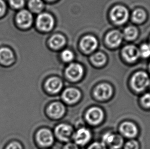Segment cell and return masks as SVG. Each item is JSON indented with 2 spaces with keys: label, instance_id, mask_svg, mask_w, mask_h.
<instances>
[{
  "label": "cell",
  "instance_id": "1",
  "mask_svg": "<svg viewBox=\"0 0 150 149\" xmlns=\"http://www.w3.org/2000/svg\"><path fill=\"white\" fill-rule=\"evenodd\" d=\"M150 82L148 74L144 72H138L132 77L131 83L134 90L140 92L146 89L149 85Z\"/></svg>",
  "mask_w": 150,
  "mask_h": 149
},
{
  "label": "cell",
  "instance_id": "2",
  "mask_svg": "<svg viewBox=\"0 0 150 149\" xmlns=\"http://www.w3.org/2000/svg\"><path fill=\"white\" fill-rule=\"evenodd\" d=\"M103 143L111 149H119L124 143V139L122 136L112 132L104 134L102 138Z\"/></svg>",
  "mask_w": 150,
  "mask_h": 149
},
{
  "label": "cell",
  "instance_id": "3",
  "mask_svg": "<svg viewBox=\"0 0 150 149\" xmlns=\"http://www.w3.org/2000/svg\"><path fill=\"white\" fill-rule=\"evenodd\" d=\"M112 20L117 24L120 25L126 22L129 17L128 10L125 7L118 6L114 7L111 12Z\"/></svg>",
  "mask_w": 150,
  "mask_h": 149
},
{
  "label": "cell",
  "instance_id": "4",
  "mask_svg": "<svg viewBox=\"0 0 150 149\" xmlns=\"http://www.w3.org/2000/svg\"><path fill=\"white\" fill-rule=\"evenodd\" d=\"M103 111L98 107H92L86 114V118L88 122L92 125L100 124L103 120Z\"/></svg>",
  "mask_w": 150,
  "mask_h": 149
},
{
  "label": "cell",
  "instance_id": "5",
  "mask_svg": "<svg viewBox=\"0 0 150 149\" xmlns=\"http://www.w3.org/2000/svg\"><path fill=\"white\" fill-rule=\"evenodd\" d=\"M54 24V19L52 16L48 13H42L40 14L37 18V26L41 30L49 31L52 29Z\"/></svg>",
  "mask_w": 150,
  "mask_h": 149
},
{
  "label": "cell",
  "instance_id": "6",
  "mask_svg": "<svg viewBox=\"0 0 150 149\" xmlns=\"http://www.w3.org/2000/svg\"><path fill=\"white\" fill-rule=\"evenodd\" d=\"M37 140L40 145L48 147L52 145L54 141L52 133L49 129L43 128L39 130L37 134Z\"/></svg>",
  "mask_w": 150,
  "mask_h": 149
},
{
  "label": "cell",
  "instance_id": "7",
  "mask_svg": "<svg viewBox=\"0 0 150 149\" xmlns=\"http://www.w3.org/2000/svg\"><path fill=\"white\" fill-rule=\"evenodd\" d=\"M113 93L112 87L108 83H101L98 85L94 90V96L96 99L103 101L109 99Z\"/></svg>",
  "mask_w": 150,
  "mask_h": 149
},
{
  "label": "cell",
  "instance_id": "8",
  "mask_svg": "<svg viewBox=\"0 0 150 149\" xmlns=\"http://www.w3.org/2000/svg\"><path fill=\"white\" fill-rule=\"evenodd\" d=\"M66 74L70 80H79L83 76V67L78 63H72L67 67L66 70Z\"/></svg>",
  "mask_w": 150,
  "mask_h": 149
},
{
  "label": "cell",
  "instance_id": "9",
  "mask_svg": "<svg viewBox=\"0 0 150 149\" xmlns=\"http://www.w3.org/2000/svg\"><path fill=\"white\" fill-rule=\"evenodd\" d=\"M55 133L57 137L63 141H67L70 139L73 133V129L68 124H61L57 125L55 129Z\"/></svg>",
  "mask_w": 150,
  "mask_h": 149
},
{
  "label": "cell",
  "instance_id": "10",
  "mask_svg": "<svg viewBox=\"0 0 150 149\" xmlns=\"http://www.w3.org/2000/svg\"><path fill=\"white\" fill-rule=\"evenodd\" d=\"M91 136V133L89 130L83 127L77 130L74 134L73 138L76 144L84 145L90 141Z\"/></svg>",
  "mask_w": 150,
  "mask_h": 149
},
{
  "label": "cell",
  "instance_id": "11",
  "mask_svg": "<svg viewBox=\"0 0 150 149\" xmlns=\"http://www.w3.org/2000/svg\"><path fill=\"white\" fill-rule=\"evenodd\" d=\"M16 20L19 26L23 28H27L33 23V15L27 10H21L16 15Z\"/></svg>",
  "mask_w": 150,
  "mask_h": 149
},
{
  "label": "cell",
  "instance_id": "12",
  "mask_svg": "<svg viewBox=\"0 0 150 149\" xmlns=\"http://www.w3.org/2000/svg\"><path fill=\"white\" fill-rule=\"evenodd\" d=\"M81 93L77 89L75 88H68L64 91L62 98L66 103L73 104L79 100Z\"/></svg>",
  "mask_w": 150,
  "mask_h": 149
},
{
  "label": "cell",
  "instance_id": "13",
  "mask_svg": "<svg viewBox=\"0 0 150 149\" xmlns=\"http://www.w3.org/2000/svg\"><path fill=\"white\" fill-rule=\"evenodd\" d=\"M120 131L124 136L127 138H133L137 134L138 129L134 123L127 121L120 126Z\"/></svg>",
  "mask_w": 150,
  "mask_h": 149
},
{
  "label": "cell",
  "instance_id": "14",
  "mask_svg": "<svg viewBox=\"0 0 150 149\" xmlns=\"http://www.w3.org/2000/svg\"><path fill=\"white\" fill-rule=\"evenodd\" d=\"M65 107L62 103L60 102H54L49 105L47 112L49 116L55 119H59L64 115Z\"/></svg>",
  "mask_w": 150,
  "mask_h": 149
},
{
  "label": "cell",
  "instance_id": "15",
  "mask_svg": "<svg viewBox=\"0 0 150 149\" xmlns=\"http://www.w3.org/2000/svg\"><path fill=\"white\" fill-rule=\"evenodd\" d=\"M81 49L86 53L93 52L98 46V41L94 37L87 35L84 37L81 41Z\"/></svg>",
  "mask_w": 150,
  "mask_h": 149
},
{
  "label": "cell",
  "instance_id": "16",
  "mask_svg": "<svg viewBox=\"0 0 150 149\" xmlns=\"http://www.w3.org/2000/svg\"><path fill=\"white\" fill-rule=\"evenodd\" d=\"M124 58L129 63H134L140 56L139 50L134 46H128L122 51Z\"/></svg>",
  "mask_w": 150,
  "mask_h": 149
},
{
  "label": "cell",
  "instance_id": "17",
  "mask_svg": "<svg viewBox=\"0 0 150 149\" xmlns=\"http://www.w3.org/2000/svg\"><path fill=\"white\" fill-rule=\"evenodd\" d=\"M45 86L49 93H59L62 89L63 82L59 78L52 77L46 81Z\"/></svg>",
  "mask_w": 150,
  "mask_h": 149
},
{
  "label": "cell",
  "instance_id": "18",
  "mask_svg": "<svg viewBox=\"0 0 150 149\" xmlns=\"http://www.w3.org/2000/svg\"><path fill=\"white\" fill-rule=\"evenodd\" d=\"M14 61V56L12 51L8 48H0V63L8 66Z\"/></svg>",
  "mask_w": 150,
  "mask_h": 149
},
{
  "label": "cell",
  "instance_id": "19",
  "mask_svg": "<svg viewBox=\"0 0 150 149\" xmlns=\"http://www.w3.org/2000/svg\"><path fill=\"white\" fill-rule=\"evenodd\" d=\"M122 39V36L118 31H112L110 32L106 37V41L110 46L117 47L120 46Z\"/></svg>",
  "mask_w": 150,
  "mask_h": 149
},
{
  "label": "cell",
  "instance_id": "20",
  "mask_svg": "<svg viewBox=\"0 0 150 149\" xmlns=\"http://www.w3.org/2000/svg\"><path fill=\"white\" fill-rule=\"evenodd\" d=\"M66 39L63 35L56 34L53 35L50 40V45L53 48H61L65 44Z\"/></svg>",
  "mask_w": 150,
  "mask_h": 149
},
{
  "label": "cell",
  "instance_id": "21",
  "mask_svg": "<svg viewBox=\"0 0 150 149\" xmlns=\"http://www.w3.org/2000/svg\"><path fill=\"white\" fill-rule=\"evenodd\" d=\"M91 60L96 66H101L105 63L106 57L102 53H97L91 57Z\"/></svg>",
  "mask_w": 150,
  "mask_h": 149
},
{
  "label": "cell",
  "instance_id": "22",
  "mask_svg": "<svg viewBox=\"0 0 150 149\" xmlns=\"http://www.w3.org/2000/svg\"><path fill=\"white\" fill-rule=\"evenodd\" d=\"M138 31L136 28L133 27H128L124 30V36L128 40H133L137 37Z\"/></svg>",
  "mask_w": 150,
  "mask_h": 149
},
{
  "label": "cell",
  "instance_id": "23",
  "mask_svg": "<svg viewBox=\"0 0 150 149\" xmlns=\"http://www.w3.org/2000/svg\"><path fill=\"white\" fill-rule=\"evenodd\" d=\"M146 18V13L144 12V10L142 9H137L135 10L133 15H132V18L133 20H134L135 22H144Z\"/></svg>",
  "mask_w": 150,
  "mask_h": 149
},
{
  "label": "cell",
  "instance_id": "24",
  "mask_svg": "<svg viewBox=\"0 0 150 149\" xmlns=\"http://www.w3.org/2000/svg\"><path fill=\"white\" fill-rule=\"evenodd\" d=\"M44 4L42 0H30L29 2V7L33 12H40Z\"/></svg>",
  "mask_w": 150,
  "mask_h": 149
},
{
  "label": "cell",
  "instance_id": "25",
  "mask_svg": "<svg viewBox=\"0 0 150 149\" xmlns=\"http://www.w3.org/2000/svg\"><path fill=\"white\" fill-rule=\"evenodd\" d=\"M140 55L144 58H148L150 56V46L144 44L141 46L139 50Z\"/></svg>",
  "mask_w": 150,
  "mask_h": 149
},
{
  "label": "cell",
  "instance_id": "26",
  "mask_svg": "<svg viewBox=\"0 0 150 149\" xmlns=\"http://www.w3.org/2000/svg\"><path fill=\"white\" fill-rule=\"evenodd\" d=\"M62 58L63 60L68 63L73 60L74 55L71 51L66 50L62 53Z\"/></svg>",
  "mask_w": 150,
  "mask_h": 149
},
{
  "label": "cell",
  "instance_id": "27",
  "mask_svg": "<svg viewBox=\"0 0 150 149\" xmlns=\"http://www.w3.org/2000/svg\"><path fill=\"white\" fill-rule=\"evenodd\" d=\"M9 3L13 8L20 9L24 5V0H9Z\"/></svg>",
  "mask_w": 150,
  "mask_h": 149
},
{
  "label": "cell",
  "instance_id": "28",
  "mask_svg": "<svg viewBox=\"0 0 150 149\" xmlns=\"http://www.w3.org/2000/svg\"><path fill=\"white\" fill-rule=\"evenodd\" d=\"M141 102L144 107L150 108V93H146L142 96Z\"/></svg>",
  "mask_w": 150,
  "mask_h": 149
},
{
  "label": "cell",
  "instance_id": "29",
  "mask_svg": "<svg viewBox=\"0 0 150 149\" xmlns=\"http://www.w3.org/2000/svg\"><path fill=\"white\" fill-rule=\"evenodd\" d=\"M138 143L134 140L128 141L125 145V149H138Z\"/></svg>",
  "mask_w": 150,
  "mask_h": 149
},
{
  "label": "cell",
  "instance_id": "30",
  "mask_svg": "<svg viewBox=\"0 0 150 149\" xmlns=\"http://www.w3.org/2000/svg\"><path fill=\"white\" fill-rule=\"evenodd\" d=\"M5 149H23V147L20 143L13 141L9 143Z\"/></svg>",
  "mask_w": 150,
  "mask_h": 149
},
{
  "label": "cell",
  "instance_id": "31",
  "mask_svg": "<svg viewBox=\"0 0 150 149\" xmlns=\"http://www.w3.org/2000/svg\"><path fill=\"white\" fill-rule=\"evenodd\" d=\"M88 149H107L106 146L102 142H95L90 145Z\"/></svg>",
  "mask_w": 150,
  "mask_h": 149
},
{
  "label": "cell",
  "instance_id": "32",
  "mask_svg": "<svg viewBox=\"0 0 150 149\" xmlns=\"http://www.w3.org/2000/svg\"><path fill=\"white\" fill-rule=\"evenodd\" d=\"M6 4L3 0H0V16H2L6 11Z\"/></svg>",
  "mask_w": 150,
  "mask_h": 149
},
{
  "label": "cell",
  "instance_id": "33",
  "mask_svg": "<svg viewBox=\"0 0 150 149\" xmlns=\"http://www.w3.org/2000/svg\"><path fill=\"white\" fill-rule=\"evenodd\" d=\"M64 149H79V148L75 143H70L65 145Z\"/></svg>",
  "mask_w": 150,
  "mask_h": 149
},
{
  "label": "cell",
  "instance_id": "34",
  "mask_svg": "<svg viewBox=\"0 0 150 149\" xmlns=\"http://www.w3.org/2000/svg\"><path fill=\"white\" fill-rule=\"evenodd\" d=\"M49 1H53V0H49Z\"/></svg>",
  "mask_w": 150,
  "mask_h": 149
},
{
  "label": "cell",
  "instance_id": "35",
  "mask_svg": "<svg viewBox=\"0 0 150 149\" xmlns=\"http://www.w3.org/2000/svg\"><path fill=\"white\" fill-rule=\"evenodd\" d=\"M149 85H150V84H149Z\"/></svg>",
  "mask_w": 150,
  "mask_h": 149
},
{
  "label": "cell",
  "instance_id": "36",
  "mask_svg": "<svg viewBox=\"0 0 150 149\" xmlns=\"http://www.w3.org/2000/svg\"></svg>",
  "mask_w": 150,
  "mask_h": 149
}]
</instances>
